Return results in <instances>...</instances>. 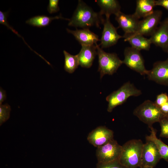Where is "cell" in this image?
I'll list each match as a JSON object with an SVG mask.
<instances>
[{
    "mask_svg": "<svg viewBox=\"0 0 168 168\" xmlns=\"http://www.w3.org/2000/svg\"><path fill=\"white\" fill-rule=\"evenodd\" d=\"M104 20L99 12H95L83 1L79 0L68 25L82 29H89L93 26L99 27L100 24H103Z\"/></svg>",
    "mask_w": 168,
    "mask_h": 168,
    "instance_id": "6da1fadb",
    "label": "cell"
},
{
    "mask_svg": "<svg viewBox=\"0 0 168 168\" xmlns=\"http://www.w3.org/2000/svg\"><path fill=\"white\" fill-rule=\"evenodd\" d=\"M143 143L140 139H133L122 146L120 162L127 168L140 167Z\"/></svg>",
    "mask_w": 168,
    "mask_h": 168,
    "instance_id": "7a4b0ae2",
    "label": "cell"
},
{
    "mask_svg": "<svg viewBox=\"0 0 168 168\" xmlns=\"http://www.w3.org/2000/svg\"><path fill=\"white\" fill-rule=\"evenodd\" d=\"M133 114L149 128L156 122L168 119V114L163 113L154 102L149 100L145 101L137 107Z\"/></svg>",
    "mask_w": 168,
    "mask_h": 168,
    "instance_id": "3957f363",
    "label": "cell"
},
{
    "mask_svg": "<svg viewBox=\"0 0 168 168\" xmlns=\"http://www.w3.org/2000/svg\"><path fill=\"white\" fill-rule=\"evenodd\" d=\"M142 93L141 91L137 89L130 82L125 83L118 90L114 91L106 97V100L108 102L107 111L111 112L115 107L126 102L129 97L138 96Z\"/></svg>",
    "mask_w": 168,
    "mask_h": 168,
    "instance_id": "277c9868",
    "label": "cell"
},
{
    "mask_svg": "<svg viewBox=\"0 0 168 168\" xmlns=\"http://www.w3.org/2000/svg\"><path fill=\"white\" fill-rule=\"evenodd\" d=\"M98 57V71L101 79L105 74L112 75L116 72L123 62L115 53L105 52L99 45H97Z\"/></svg>",
    "mask_w": 168,
    "mask_h": 168,
    "instance_id": "5b68a950",
    "label": "cell"
},
{
    "mask_svg": "<svg viewBox=\"0 0 168 168\" xmlns=\"http://www.w3.org/2000/svg\"><path fill=\"white\" fill-rule=\"evenodd\" d=\"M122 146L114 139L97 147L96 155L98 162L107 163L119 160Z\"/></svg>",
    "mask_w": 168,
    "mask_h": 168,
    "instance_id": "8992f818",
    "label": "cell"
},
{
    "mask_svg": "<svg viewBox=\"0 0 168 168\" xmlns=\"http://www.w3.org/2000/svg\"><path fill=\"white\" fill-rule=\"evenodd\" d=\"M123 63L141 75H147L148 70L145 66L144 61L140 51L132 47H127L124 51Z\"/></svg>",
    "mask_w": 168,
    "mask_h": 168,
    "instance_id": "52a82bcc",
    "label": "cell"
},
{
    "mask_svg": "<svg viewBox=\"0 0 168 168\" xmlns=\"http://www.w3.org/2000/svg\"><path fill=\"white\" fill-rule=\"evenodd\" d=\"M162 15L161 11H154L152 14L139 21L137 29L133 34L151 36L160 24Z\"/></svg>",
    "mask_w": 168,
    "mask_h": 168,
    "instance_id": "ba28073f",
    "label": "cell"
},
{
    "mask_svg": "<svg viewBox=\"0 0 168 168\" xmlns=\"http://www.w3.org/2000/svg\"><path fill=\"white\" fill-rule=\"evenodd\" d=\"M110 17H106L103 23L104 27L99 45L102 49L115 44L120 39L123 38V36L117 33V29L110 22Z\"/></svg>",
    "mask_w": 168,
    "mask_h": 168,
    "instance_id": "9c48e42d",
    "label": "cell"
},
{
    "mask_svg": "<svg viewBox=\"0 0 168 168\" xmlns=\"http://www.w3.org/2000/svg\"><path fill=\"white\" fill-rule=\"evenodd\" d=\"M147 75L149 80L168 86V57L165 60L155 62Z\"/></svg>",
    "mask_w": 168,
    "mask_h": 168,
    "instance_id": "30bf717a",
    "label": "cell"
},
{
    "mask_svg": "<svg viewBox=\"0 0 168 168\" xmlns=\"http://www.w3.org/2000/svg\"><path fill=\"white\" fill-rule=\"evenodd\" d=\"M161 159L155 143L152 141L146 140V142L143 144V146L140 167L148 166L153 168Z\"/></svg>",
    "mask_w": 168,
    "mask_h": 168,
    "instance_id": "8fae6325",
    "label": "cell"
},
{
    "mask_svg": "<svg viewBox=\"0 0 168 168\" xmlns=\"http://www.w3.org/2000/svg\"><path fill=\"white\" fill-rule=\"evenodd\" d=\"M114 139L112 130L105 126H98L88 134L87 140L95 147H98Z\"/></svg>",
    "mask_w": 168,
    "mask_h": 168,
    "instance_id": "7c38bea8",
    "label": "cell"
},
{
    "mask_svg": "<svg viewBox=\"0 0 168 168\" xmlns=\"http://www.w3.org/2000/svg\"><path fill=\"white\" fill-rule=\"evenodd\" d=\"M149 39L152 44L168 54V18L160 22Z\"/></svg>",
    "mask_w": 168,
    "mask_h": 168,
    "instance_id": "4fadbf2b",
    "label": "cell"
},
{
    "mask_svg": "<svg viewBox=\"0 0 168 168\" xmlns=\"http://www.w3.org/2000/svg\"><path fill=\"white\" fill-rule=\"evenodd\" d=\"M115 16V19L119 24L118 28L123 30L124 34H132L136 32L139 21L133 14H126L121 11Z\"/></svg>",
    "mask_w": 168,
    "mask_h": 168,
    "instance_id": "5bb4252c",
    "label": "cell"
},
{
    "mask_svg": "<svg viewBox=\"0 0 168 168\" xmlns=\"http://www.w3.org/2000/svg\"><path fill=\"white\" fill-rule=\"evenodd\" d=\"M66 30L68 33L74 36L81 45H97V42L100 40L98 36L88 28L75 30L67 28Z\"/></svg>",
    "mask_w": 168,
    "mask_h": 168,
    "instance_id": "9a60e30c",
    "label": "cell"
},
{
    "mask_svg": "<svg viewBox=\"0 0 168 168\" xmlns=\"http://www.w3.org/2000/svg\"><path fill=\"white\" fill-rule=\"evenodd\" d=\"M97 45H82L77 54L79 65L82 67L89 68L91 66L96 55L97 54Z\"/></svg>",
    "mask_w": 168,
    "mask_h": 168,
    "instance_id": "2e32d148",
    "label": "cell"
},
{
    "mask_svg": "<svg viewBox=\"0 0 168 168\" xmlns=\"http://www.w3.org/2000/svg\"><path fill=\"white\" fill-rule=\"evenodd\" d=\"M123 38L125 41L128 42L130 44L131 47L139 51L142 50H149L152 44L149 38L141 35L124 34Z\"/></svg>",
    "mask_w": 168,
    "mask_h": 168,
    "instance_id": "e0dca14e",
    "label": "cell"
},
{
    "mask_svg": "<svg viewBox=\"0 0 168 168\" xmlns=\"http://www.w3.org/2000/svg\"><path fill=\"white\" fill-rule=\"evenodd\" d=\"M136 8L133 16L138 19L145 18L152 14L155 6L154 0H138Z\"/></svg>",
    "mask_w": 168,
    "mask_h": 168,
    "instance_id": "ac0fdd59",
    "label": "cell"
},
{
    "mask_svg": "<svg viewBox=\"0 0 168 168\" xmlns=\"http://www.w3.org/2000/svg\"><path fill=\"white\" fill-rule=\"evenodd\" d=\"M96 2L100 8L99 12L103 16L110 17L112 14L115 15L121 12V6L116 0H97Z\"/></svg>",
    "mask_w": 168,
    "mask_h": 168,
    "instance_id": "d6986e66",
    "label": "cell"
},
{
    "mask_svg": "<svg viewBox=\"0 0 168 168\" xmlns=\"http://www.w3.org/2000/svg\"><path fill=\"white\" fill-rule=\"evenodd\" d=\"M149 128L151 133L146 137V140L153 142L155 144L161 158L168 162V145L157 137L156 131L152 126Z\"/></svg>",
    "mask_w": 168,
    "mask_h": 168,
    "instance_id": "ffe728a7",
    "label": "cell"
},
{
    "mask_svg": "<svg viewBox=\"0 0 168 168\" xmlns=\"http://www.w3.org/2000/svg\"><path fill=\"white\" fill-rule=\"evenodd\" d=\"M62 19L69 21L70 19L63 17L61 14L54 17L45 15H38L33 17L26 21V23L38 27H45L49 25L54 19Z\"/></svg>",
    "mask_w": 168,
    "mask_h": 168,
    "instance_id": "44dd1931",
    "label": "cell"
},
{
    "mask_svg": "<svg viewBox=\"0 0 168 168\" xmlns=\"http://www.w3.org/2000/svg\"><path fill=\"white\" fill-rule=\"evenodd\" d=\"M63 53L65 57L64 69L66 72L72 73L79 65L77 55H72L65 50Z\"/></svg>",
    "mask_w": 168,
    "mask_h": 168,
    "instance_id": "7402d4cb",
    "label": "cell"
},
{
    "mask_svg": "<svg viewBox=\"0 0 168 168\" xmlns=\"http://www.w3.org/2000/svg\"><path fill=\"white\" fill-rule=\"evenodd\" d=\"M11 110V106L8 104L0 105V125L9 119Z\"/></svg>",
    "mask_w": 168,
    "mask_h": 168,
    "instance_id": "603a6c76",
    "label": "cell"
},
{
    "mask_svg": "<svg viewBox=\"0 0 168 168\" xmlns=\"http://www.w3.org/2000/svg\"><path fill=\"white\" fill-rule=\"evenodd\" d=\"M96 168H127L123 165L119 160L107 163L98 162Z\"/></svg>",
    "mask_w": 168,
    "mask_h": 168,
    "instance_id": "cb8c5ba5",
    "label": "cell"
},
{
    "mask_svg": "<svg viewBox=\"0 0 168 168\" xmlns=\"http://www.w3.org/2000/svg\"><path fill=\"white\" fill-rule=\"evenodd\" d=\"M159 123L161 127L160 137L168 138V119L162 120Z\"/></svg>",
    "mask_w": 168,
    "mask_h": 168,
    "instance_id": "d4e9b609",
    "label": "cell"
},
{
    "mask_svg": "<svg viewBox=\"0 0 168 168\" xmlns=\"http://www.w3.org/2000/svg\"><path fill=\"white\" fill-rule=\"evenodd\" d=\"M59 1L58 0H49L47 7L48 12L50 14L57 12L59 10L58 6Z\"/></svg>",
    "mask_w": 168,
    "mask_h": 168,
    "instance_id": "484cf974",
    "label": "cell"
},
{
    "mask_svg": "<svg viewBox=\"0 0 168 168\" xmlns=\"http://www.w3.org/2000/svg\"><path fill=\"white\" fill-rule=\"evenodd\" d=\"M168 101V95L166 93H162L157 96L155 103L160 108Z\"/></svg>",
    "mask_w": 168,
    "mask_h": 168,
    "instance_id": "4316f807",
    "label": "cell"
},
{
    "mask_svg": "<svg viewBox=\"0 0 168 168\" xmlns=\"http://www.w3.org/2000/svg\"><path fill=\"white\" fill-rule=\"evenodd\" d=\"M155 6L162 7L168 11V0H155Z\"/></svg>",
    "mask_w": 168,
    "mask_h": 168,
    "instance_id": "83f0119b",
    "label": "cell"
},
{
    "mask_svg": "<svg viewBox=\"0 0 168 168\" xmlns=\"http://www.w3.org/2000/svg\"><path fill=\"white\" fill-rule=\"evenodd\" d=\"M7 97V95L6 91L0 87V105L2 104V103L6 99Z\"/></svg>",
    "mask_w": 168,
    "mask_h": 168,
    "instance_id": "f1b7e54d",
    "label": "cell"
},
{
    "mask_svg": "<svg viewBox=\"0 0 168 168\" xmlns=\"http://www.w3.org/2000/svg\"><path fill=\"white\" fill-rule=\"evenodd\" d=\"M159 108L163 113L168 114V101L162 105Z\"/></svg>",
    "mask_w": 168,
    "mask_h": 168,
    "instance_id": "f546056e",
    "label": "cell"
},
{
    "mask_svg": "<svg viewBox=\"0 0 168 168\" xmlns=\"http://www.w3.org/2000/svg\"><path fill=\"white\" fill-rule=\"evenodd\" d=\"M140 168H153L152 167L148 166H142L140 167Z\"/></svg>",
    "mask_w": 168,
    "mask_h": 168,
    "instance_id": "4dcf8cb0",
    "label": "cell"
}]
</instances>
